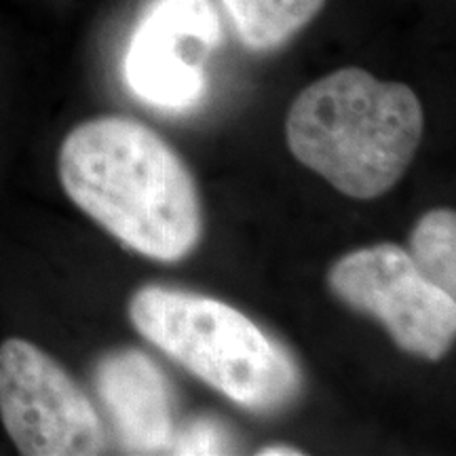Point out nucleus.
Masks as SVG:
<instances>
[{
	"mask_svg": "<svg viewBox=\"0 0 456 456\" xmlns=\"http://www.w3.org/2000/svg\"><path fill=\"white\" fill-rule=\"evenodd\" d=\"M239 41L266 53L289 43L323 9L326 0H220Z\"/></svg>",
	"mask_w": 456,
	"mask_h": 456,
	"instance_id": "obj_8",
	"label": "nucleus"
},
{
	"mask_svg": "<svg viewBox=\"0 0 456 456\" xmlns=\"http://www.w3.org/2000/svg\"><path fill=\"white\" fill-rule=\"evenodd\" d=\"M416 269L433 285L456 296V214L452 209L427 212L410 237Z\"/></svg>",
	"mask_w": 456,
	"mask_h": 456,
	"instance_id": "obj_9",
	"label": "nucleus"
},
{
	"mask_svg": "<svg viewBox=\"0 0 456 456\" xmlns=\"http://www.w3.org/2000/svg\"><path fill=\"white\" fill-rule=\"evenodd\" d=\"M0 420L26 456H94L106 448L104 425L85 391L24 338L0 345Z\"/></svg>",
	"mask_w": 456,
	"mask_h": 456,
	"instance_id": "obj_5",
	"label": "nucleus"
},
{
	"mask_svg": "<svg viewBox=\"0 0 456 456\" xmlns=\"http://www.w3.org/2000/svg\"><path fill=\"white\" fill-rule=\"evenodd\" d=\"M129 319L148 342L239 406L273 412L298 395L300 372L289 353L226 302L146 285L131 298Z\"/></svg>",
	"mask_w": 456,
	"mask_h": 456,
	"instance_id": "obj_3",
	"label": "nucleus"
},
{
	"mask_svg": "<svg viewBox=\"0 0 456 456\" xmlns=\"http://www.w3.org/2000/svg\"><path fill=\"white\" fill-rule=\"evenodd\" d=\"M208 0H157L142 17L125 57L135 95L167 110L195 106L205 91L203 53L218 41Z\"/></svg>",
	"mask_w": 456,
	"mask_h": 456,
	"instance_id": "obj_6",
	"label": "nucleus"
},
{
	"mask_svg": "<svg viewBox=\"0 0 456 456\" xmlns=\"http://www.w3.org/2000/svg\"><path fill=\"white\" fill-rule=\"evenodd\" d=\"M260 456H300L302 450L294 446H283V444H273V446H265L258 450Z\"/></svg>",
	"mask_w": 456,
	"mask_h": 456,
	"instance_id": "obj_11",
	"label": "nucleus"
},
{
	"mask_svg": "<svg viewBox=\"0 0 456 456\" xmlns=\"http://www.w3.org/2000/svg\"><path fill=\"white\" fill-rule=\"evenodd\" d=\"M57 171L70 201L125 248L178 262L203 231L195 178L178 152L148 125L100 117L61 142Z\"/></svg>",
	"mask_w": 456,
	"mask_h": 456,
	"instance_id": "obj_1",
	"label": "nucleus"
},
{
	"mask_svg": "<svg viewBox=\"0 0 456 456\" xmlns=\"http://www.w3.org/2000/svg\"><path fill=\"white\" fill-rule=\"evenodd\" d=\"M425 114L408 85L342 68L309 85L289 108L292 155L353 199L389 192L412 163Z\"/></svg>",
	"mask_w": 456,
	"mask_h": 456,
	"instance_id": "obj_2",
	"label": "nucleus"
},
{
	"mask_svg": "<svg viewBox=\"0 0 456 456\" xmlns=\"http://www.w3.org/2000/svg\"><path fill=\"white\" fill-rule=\"evenodd\" d=\"M174 444V452L178 454H222L228 452L226 433L218 429L209 420H199L182 431L180 440Z\"/></svg>",
	"mask_w": 456,
	"mask_h": 456,
	"instance_id": "obj_10",
	"label": "nucleus"
},
{
	"mask_svg": "<svg viewBox=\"0 0 456 456\" xmlns=\"http://www.w3.org/2000/svg\"><path fill=\"white\" fill-rule=\"evenodd\" d=\"M336 298L383 323L410 355L440 362L456 336V300L416 269L408 249L379 243L342 256L328 275Z\"/></svg>",
	"mask_w": 456,
	"mask_h": 456,
	"instance_id": "obj_4",
	"label": "nucleus"
},
{
	"mask_svg": "<svg viewBox=\"0 0 456 456\" xmlns=\"http://www.w3.org/2000/svg\"><path fill=\"white\" fill-rule=\"evenodd\" d=\"M95 387L131 452H161L174 442V397L165 374L135 349L114 351L98 363Z\"/></svg>",
	"mask_w": 456,
	"mask_h": 456,
	"instance_id": "obj_7",
	"label": "nucleus"
}]
</instances>
